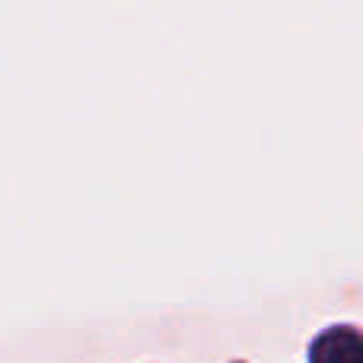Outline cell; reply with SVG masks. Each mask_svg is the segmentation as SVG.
Masks as SVG:
<instances>
[{"label": "cell", "mask_w": 363, "mask_h": 363, "mask_svg": "<svg viewBox=\"0 0 363 363\" xmlns=\"http://www.w3.org/2000/svg\"><path fill=\"white\" fill-rule=\"evenodd\" d=\"M309 363H363V345L354 328H328L309 351Z\"/></svg>", "instance_id": "cell-1"}]
</instances>
